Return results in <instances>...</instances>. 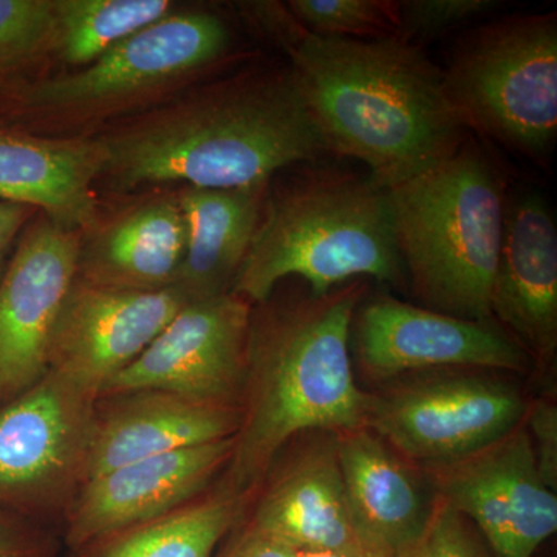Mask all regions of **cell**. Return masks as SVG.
<instances>
[{
	"label": "cell",
	"instance_id": "cell-1",
	"mask_svg": "<svg viewBox=\"0 0 557 557\" xmlns=\"http://www.w3.org/2000/svg\"><path fill=\"white\" fill-rule=\"evenodd\" d=\"M95 137L104 150L98 182L119 193L172 182L265 186L284 168L329 152L289 69L207 84Z\"/></svg>",
	"mask_w": 557,
	"mask_h": 557
},
{
	"label": "cell",
	"instance_id": "cell-2",
	"mask_svg": "<svg viewBox=\"0 0 557 557\" xmlns=\"http://www.w3.org/2000/svg\"><path fill=\"white\" fill-rule=\"evenodd\" d=\"M289 73L329 152L351 157L391 189L450 159L465 126L445 75L418 44L319 38L288 46Z\"/></svg>",
	"mask_w": 557,
	"mask_h": 557
},
{
	"label": "cell",
	"instance_id": "cell-3",
	"mask_svg": "<svg viewBox=\"0 0 557 557\" xmlns=\"http://www.w3.org/2000/svg\"><path fill=\"white\" fill-rule=\"evenodd\" d=\"M361 282L252 319L247 401L234 435L228 490L247 496L285 443L300 432L368 428L372 397L351 370V324Z\"/></svg>",
	"mask_w": 557,
	"mask_h": 557
},
{
	"label": "cell",
	"instance_id": "cell-4",
	"mask_svg": "<svg viewBox=\"0 0 557 557\" xmlns=\"http://www.w3.org/2000/svg\"><path fill=\"white\" fill-rule=\"evenodd\" d=\"M288 276L304 278L314 298L354 278H405L388 189L369 175L322 171L267 193L231 293L265 304Z\"/></svg>",
	"mask_w": 557,
	"mask_h": 557
},
{
	"label": "cell",
	"instance_id": "cell-5",
	"mask_svg": "<svg viewBox=\"0 0 557 557\" xmlns=\"http://www.w3.org/2000/svg\"><path fill=\"white\" fill-rule=\"evenodd\" d=\"M406 276L426 309L491 322L504 239V183L474 145L388 189Z\"/></svg>",
	"mask_w": 557,
	"mask_h": 557
},
{
	"label": "cell",
	"instance_id": "cell-6",
	"mask_svg": "<svg viewBox=\"0 0 557 557\" xmlns=\"http://www.w3.org/2000/svg\"><path fill=\"white\" fill-rule=\"evenodd\" d=\"M218 13L177 11L75 72L30 78L0 95V124L47 135L91 127L172 94L230 53Z\"/></svg>",
	"mask_w": 557,
	"mask_h": 557
},
{
	"label": "cell",
	"instance_id": "cell-7",
	"mask_svg": "<svg viewBox=\"0 0 557 557\" xmlns=\"http://www.w3.org/2000/svg\"><path fill=\"white\" fill-rule=\"evenodd\" d=\"M465 129L541 156L557 131L555 13L509 17L480 28L443 70Z\"/></svg>",
	"mask_w": 557,
	"mask_h": 557
},
{
	"label": "cell",
	"instance_id": "cell-8",
	"mask_svg": "<svg viewBox=\"0 0 557 557\" xmlns=\"http://www.w3.org/2000/svg\"><path fill=\"white\" fill-rule=\"evenodd\" d=\"M527 409L505 381L453 373L372 397L368 428L403 458L434 467L500 442L523 423Z\"/></svg>",
	"mask_w": 557,
	"mask_h": 557
},
{
	"label": "cell",
	"instance_id": "cell-9",
	"mask_svg": "<svg viewBox=\"0 0 557 557\" xmlns=\"http://www.w3.org/2000/svg\"><path fill=\"white\" fill-rule=\"evenodd\" d=\"M98 398L49 370L0 406V508L24 515L84 482Z\"/></svg>",
	"mask_w": 557,
	"mask_h": 557
},
{
	"label": "cell",
	"instance_id": "cell-10",
	"mask_svg": "<svg viewBox=\"0 0 557 557\" xmlns=\"http://www.w3.org/2000/svg\"><path fill=\"white\" fill-rule=\"evenodd\" d=\"M435 496L479 531L493 557H533L557 530L525 424L474 456L426 467Z\"/></svg>",
	"mask_w": 557,
	"mask_h": 557
},
{
	"label": "cell",
	"instance_id": "cell-11",
	"mask_svg": "<svg viewBox=\"0 0 557 557\" xmlns=\"http://www.w3.org/2000/svg\"><path fill=\"white\" fill-rule=\"evenodd\" d=\"M251 304L234 293L186 304L104 391H143L237 406L247 381Z\"/></svg>",
	"mask_w": 557,
	"mask_h": 557
},
{
	"label": "cell",
	"instance_id": "cell-12",
	"mask_svg": "<svg viewBox=\"0 0 557 557\" xmlns=\"http://www.w3.org/2000/svg\"><path fill=\"white\" fill-rule=\"evenodd\" d=\"M81 234L39 212L16 242L0 277V406L49 372L54 329L78 277Z\"/></svg>",
	"mask_w": 557,
	"mask_h": 557
},
{
	"label": "cell",
	"instance_id": "cell-13",
	"mask_svg": "<svg viewBox=\"0 0 557 557\" xmlns=\"http://www.w3.org/2000/svg\"><path fill=\"white\" fill-rule=\"evenodd\" d=\"M188 302L177 287L135 292L76 277L51 339L49 370L101 398Z\"/></svg>",
	"mask_w": 557,
	"mask_h": 557
},
{
	"label": "cell",
	"instance_id": "cell-14",
	"mask_svg": "<svg viewBox=\"0 0 557 557\" xmlns=\"http://www.w3.org/2000/svg\"><path fill=\"white\" fill-rule=\"evenodd\" d=\"M358 355L373 379L418 370L479 368L525 372L530 355L491 322L468 321L380 296L359 311Z\"/></svg>",
	"mask_w": 557,
	"mask_h": 557
},
{
	"label": "cell",
	"instance_id": "cell-15",
	"mask_svg": "<svg viewBox=\"0 0 557 557\" xmlns=\"http://www.w3.org/2000/svg\"><path fill=\"white\" fill-rule=\"evenodd\" d=\"M234 437L143 458L86 480L70 508L65 541L73 549L141 525L199 497L230 463Z\"/></svg>",
	"mask_w": 557,
	"mask_h": 557
},
{
	"label": "cell",
	"instance_id": "cell-16",
	"mask_svg": "<svg viewBox=\"0 0 557 557\" xmlns=\"http://www.w3.org/2000/svg\"><path fill=\"white\" fill-rule=\"evenodd\" d=\"M491 317L531 357L549 361L557 347V230L537 193L507 200Z\"/></svg>",
	"mask_w": 557,
	"mask_h": 557
},
{
	"label": "cell",
	"instance_id": "cell-17",
	"mask_svg": "<svg viewBox=\"0 0 557 557\" xmlns=\"http://www.w3.org/2000/svg\"><path fill=\"white\" fill-rule=\"evenodd\" d=\"M335 446L359 544L375 557H408L431 525L437 496L369 428L336 434Z\"/></svg>",
	"mask_w": 557,
	"mask_h": 557
},
{
	"label": "cell",
	"instance_id": "cell-18",
	"mask_svg": "<svg viewBox=\"0 0 557 557\" xmlns=\"http://www.w3.org/2000/svg\"><path fill=\"white\" fill-rule=\"evenodd\" d=\"M102 164L95 135L47 137L0 124V200L36 208L61 228L84 233L101 218Z\"/></svg>",
	"mask_w": 557,
	"mask_h": 557
},
{
	"label": "cell",
	"instance_id": "cell-19",
	"mask_svg": "<svg viewBox=\"0 0 557 557\" xmlns=\"http://www.w3.org/2000/svg\"><path fill=\"white\" fill-rule=\"evenodd\" d=\"M186 245L188 230L175 194L149 197L81 234L78 278L135 292L175 287Z\"/></svg>",
	"mask_w": 557,
	"mask_h": 557
},
{
	"label": "cell",
	"instance_id": "cell-20",
	"mask_svg": "<svg viewBox=\"0 0 557 557\" xmlns=\"http://www.w3.org/2000/svg\"><path fill=\"white\" fill-rule=\"evenodd\" d=\"M124 397L97 413L84 482L132 461L220 442L239 431V406L212 405L159 391Z\"/></svg>",
	"mask_w": 557,
	"mask_h": 557
},
{
	"label": "cell",
	"instance_id": "cell-21",
	"mask_svg": "<svg viewBox=\"0 0 557 557\" xmlns=\"http://www.w3.org/2000/svg\"><path fill=\"white\" fill-rule=\"evenodd\" d=\"M249 525L298 552H366L348 512L335 440L306 450L285 468L260 498Z\"/></svg>",
	"mask_w": 557,
	"mask_h": 557
},
{
	"label": "cell",
	"instance_id": "cell-22",
	"mask_svg": "<svg viewBox=\"0 0 557 557\" xmlns=\"http://www.w3.org/2000/svg\"><path fill=\"white\" fill-rule=\"evenodd\" d=\"M269 185L175 193L188 230L185 260L175 287L194 302L231 293L265 201Z\"/></svg>",
	"mask_w": 557,
	"mask_h": 557
},
{
	"label": "cell",
	"instance_id": "cell-23",
	"mask_svg": "<svg viewBox=\"0 0 557 557\" xmlns=\"http://www.w3.org/2000/svg\"><path fill=\"white\" fill-rule=\"evenodd\" d=\"M245 496L226 490L76 549L83 557H214L239 523Z\"/></svg>",
	"mask_w": 557,
	"mask_h": 557
},
{
	"label": "cell",
	"instance_id": "cell-24",
	"mask_svg": "<svg viewBox=\"0 0 557 557\" xmlns=\"http://www.w3.org/2000/svg\"><path fill=\"white\" fill-rule=\"evenodd\" d=\"M174 11L170 0H53L50 53L72 67H86Z\"/></svg>",
	"mask_w": 557,
	"mask_h": 557
},
{
	"label": "cell",
	"instance_id": "cell-25",
	"mask_svg": "<svg viewBox=\"0 0 557 557\" xmlns=\"http://www.w3.org/2000/svg\"><path fill=\"white\" fill-rule=\"evenodd\" d=\"M53 0H0V95L49 57Z\"/></svg>",
	"mask_w": 557,
	"mask_h": 557
},
{
	"label": "cell",
	"instance_id": "cell-26",
	"mask_svg": "<svg viewBox=\"0 0 557 557\" xmlns=\"http://www.w3.org/2000/svg\"><path fill=\"white\" fill-rule=\"evenodd\" d=\"M289 13L310 35L332 39L397 36V3L381 0H292Z\"/></svg>",
	"mask_w": 557,
	"mask_h": 557
},
{
	"label": "cell",
	"instance_id": "cell-27",
	"mask_svg": "<svg viewBox=\"0 0 557 557\" xmlns=\"http://www.w3.org/2000/svg\"><path fill=\"white\" fill-rule=\"evenodd\" d=\"M498 9L497 0H405L397 3V36L413 44L437 38Z\"/></svg>",
	"mask_w": 557,
	"mask_h": 557
},
{
	"label": "cell",
	"instance_id": "cell-28",
	"mask_svg": "<svg viewBox=\"0 0 557 557\" xmlns=\"http://www.w3.org/2000/svg\"><path fill=\"white\" fill-rule=\"evenodd\" d=\"M408 557H493L475 528L440 500L426 534Z\"/></svg>",
	"mask_w": 557,
	"mask_h": 557
},
{
	"label": "cell",
	"instance_id": "cell-29",
	"mask_svg": "<svg viewBox=\"0 0 557 557\" xmlns=\"http://www.w3.org/2000/svg\"><path fill=\"white\" fill-rule=\"evenodd\" d=\"M542 482L557 491V406L539 399L528 406L525 420Z\"/></svg>",
	"mask_w": 557,
	"mask_h": 557
},
{
	"label": "cell",
	"instance_id": "cell-30",
	"mask_svg": "<svg viewBox=\"0 0 557 557\" xmlns=\"http://www.w3.org/2000/svg\"><path fill=\"white\" fill-rule=\"evenodd\" d=\"M0 557H57V548L24 516L0 508Z\"/></svg>",
	"mask_w": 557,
	"mask_h": 557
},
{
	"label": "cell",
	"instance_id": "cell-31",
	"mask_svg": "<svg viewBox=\"0 0 557 557\" xmlns=\"http://www.w3.org/2000/svg\"><path fill=\"white\" fill-rule=\"evenodd\" d=\"M298 553L281 539L248 525L233 539L222 557H298Z\"/></svg>",
	"mask_w": 557,
	"mask_h": 557
},
{
	"label": "cell",
	"instance_id": "cell-32",
	"mask_svg": "<svg viewBox=\"0 0 557 557\" xmlns=\"http://www.w3.org/2000/svg\"><path fill=\"white\" fill-rule=\"evenodd\" d=\"M36 214H39L38 209L28 205L0 200V277L11 258V249Z\"/></svg>",
	"mask_w": 557,
	"mask_h": 557
},
{
	"label": "cell",
	"instance_id": "cell-33",
	"mask_svg": "<svg viewBox=\"0 0 557 557\" xmlns=\"http://www.w3.org/2000/svg\"><path fill=\"white\" fill-rule=\"evenodd\" d=\"M298 557H375L358 549H338V552H299Z\"/></svg>",
	"mask_w": 557,
	"mask_h": 557
}]
</instances>
